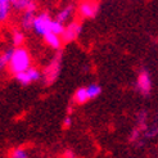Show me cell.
<instances>
[{
  "label": "cell",
  "mask_w": 158,
  "mask_h": 158,
  "mask_svg": "<svg viewBox=\"0 0 158 158\" xmlns=\"http://www.w3.org/2000/svg\"><path fill=\"white\" fill-rule=\"evenodd\" d=\"M10 40H12L13 46H22V44L25 43V40H26V36H25V34H23L22 30L14 28V30H12Z\"/></svg>",
  "instance_id": "5bb4252c"
},
{
  "label": "cell",
  "mask_w": 158,
  "mask_h": 158,
  "mask_svg": "<svg viewBox=\"0 0 158 158\" xmlns=\"http://www.w3.org/2000/svg\"><path fill=\"white\" fill-rule=\"evenodd\" d=\"M10 158H28V152L23 148H15L9 154Z\"/></svg>",
  "instance_id": "d6986e66"
},
{
  "label": "cell",
  "mask_w": 158,
  "mask_h": 158,
  "mask_svg": "<svg viewBox=\"0 0 158 158\" xmlns=\"http://www.w3.org/2000/svg\"><path fill=\"white\" fill-rule=\"evenodd\" d=\"M82 32V25L80 22H69L66 25V28H64V32L62 34V40L64 44H69L75 40H77L80 37Z\"/></svg>",
  "instance_id": "52a82bcc"
},
{
  "label": "cell",
  "mask_w": 158,
  "mask_h": 158,
  "mask_svg": "<svg viewBox=\"0 0 158 158\" xmlns=\"http://www.w3.org/2000/svg\"><path fill=\"white\" fill-rule=\"evenodd\" d=\"M13 8L17 12H25V10H36V3L35 0H10Z\"/></svg>",
  "instance_id": "9c48e42d"
},
{
  "label": "cell",
  "mask_w": 158,
  "mask_h": 158,
  "mask_svg": "<svg viewBox=\"0 0 158 158\" xmlns=\"http://www.w3.org/2000/svg\"><path fill=\"white\" fill-rule=\"evenodd\" d=\"M147 139H151V138H154V136H158V127H153L149 131H145V135H144Z\"/></svg>",
  "instance_id": "ffe728a7"
},
{
  "label": "cell",
  "mask_w": 158,
  "mask_h": 158,
  "mask_svg": "<svg viewBox=\"0 0 158 158\" xmlns=\"http://www.w3.org/2000/svg\"><path fill=\"white\" fill-rule=\"evenodd\" d=\"M77 13L84 19L95 18L99 13V3L97 0H81L77 6Z\"/></svg>",
  "instance_id": "3957f363"
},
{
  "label": "cell",
  "mask_w": 158,
  "mask_h": 158,
  "mask_svg": "<svg viewBox=\"0 0 158 158\" xmlns=\"http://www.w3.org/2000/svg\"><path fill=\"white\" fill-rule=\"evenodd\" d=\"M31 67V55L23 46H14L12 59L8 64V71L13 76Z\"/></svg>",
  "instance_id": "6da1fadb"
},
{
  "label": "cell",
  "mask_w": 158,
  "mask_h": 158,
  "mask_svg": "<svg viewBox=\"0 0 158 158\" xmlns=\"http://www.w3.org/2000/svg\"><path fill=\"white\" fill-rule=\"evenodd\" d=\"M71 125H72V117L69 114H67L64 117V120H63V129H69Z\"/></svg>",
  "instance_id": "44dd1931"
},
{
  "label": "cell",
  "mask_w": 158,
  "mask_h": 158,
  "mask_svg": "<svg viewBox=\"0 0 158 158\" xmlns=\"http://www.w3.org/2000/svg\"><path fill=\"white\" fill-rule=\"evenodd\" d=\"M53 18L46 12H41L36 14V18L34 21V26L32 30L35 31V34L44 36L45 34H48L50 31V26H52Z\"/></svg>",
  "instance_id": "5b68a950"
},
{
  "label": "cell",
  "mask_w": 158,
  "mask_h": 158,
  "mask_svg": "<svg viewBox=\"0 0 158 158\" xmlns=\"http://www.w3.org/2000/svg\"><path fill=\"white\" fill-rule=\"evenodd\" d=\"M62 157H66V158H73V157H76L75 156V153L72 152V151H66L64 153H63V156Z\"/></svg>",
  "instance_id": "7402d4cb"
},
{
  "label": "cell",
  "mask_w": 158,
  "mask_h": 158,
  "mask_svg": "<svg viewBox=\"0 0 158 158\" xmlns=\"http://www.w3.org/2000/svg\"><path fill=\"white\" fill-rule=\"evenodd\" d=\"M10 0H0V21L5 22L10 14V8H12Z\"/></svg>",
  "instance_id": "9a60e30c"
},
{
  "label": "cell",
  "mask_w": 158,
  "mask_h": 158,
  "mask_svg": "<svg viewBox=\"0 0 158 158\" xmlns=\"http://www.w3.org/2000/svg\"><path fill=\"white\" fill-rule=\"evenodd\" d=\"M64 28H66L64 23H62V22H59V21H57V19H53L52 26H50V31H52V32L62 36V34L64 32Z\"/></svg>",
  "instance_id": "ac0fdd59"
},
{
  "label": "cell",
  "mask_w": 158,
  "mask_h": 158,
  "mask_svg": "<svg viewBox=\"0 0 158 158\" xmlns=\"http://www.w3.org/2000/svg\"><path fill=\"white\" fill-rule=\"evenodd\" d=\"M138 118L140 120V123L136 126L135 129L131 131V136H130V141H135L136 139H139V136H141V130H145V112H140Z\"/></svg>",
  "instance_id": "4fadbf2b"
},
{
  "label": "cell",
  "mask_w": 158,
  "mask_h": 158,
  "mask_svg": "<svg viewBox=\"0 0 158 158\" xmlns=\"http://www.w3.org/2000/svg\"><path fill=\"white\" fill-rule=\"evenodd\" d=\"M73 13H75V6L73 5H66L64 8H62V9L57 13V15H55V19L66 25V23L69 22V19L72 18Z\"/></svg>",
  "instance_id": "30bf717a"
},
{
  "label": "cell",
  "mask_w": 158,
  "mask_h": 158,
  "mask_svg": "<svg viewBox=\"0 0 158 158\" xmlns=\"http://www.w3.org/2000/svg\"><path fill=\"white\" fill-rule=\"evenodd\" d=\"M43 39H44L45 44L48 45V46H50V48L54 49V50H59L60 46H62V44H63L62 36L52 32V31H49L48 34H45V35L43 36Z\"/></svg>",
  "instance_id": "ba28073f"
},
{
  "label": "cell",
  "mask_w": 158,
  "mask_h": 158,
  "mask_svg": "<svg viewBox=\"0 0 158 158\" xmlns=\"http://www.w3.org/2000/svg\"><path fill=\"white\" fill-rule=\"evenodd\" d=\"M41 77H43V72H40V69H37L32 66L25 71H22L19 73H17V75H14L15 81L19 82L22 86H28L32 82L39 81Z\"/></svg>",
  "instance_id": "277c9868"
},
{
  "label": "cell",
  "mask_w": 158,
  "mask_h": 158,
  "mask_svg": "<svg viewBox=\"0 0 158 158\" xmlns=\"http://www.w3.org/2000/svg\"><path fill=\"white\" fill-rule=\"evenodd\" d=\"M13 50H14V46L13 48L5 49L4 52H2V54H0V68L2 69H4L5 67H8V64H9V62L12 59Z\"/></svg>",
  "instance_id": "2e32d148"
},
{
  "label": "cell",
  "mask_w": 158,
  "mask_h": 158,
  "mask_svg": "<svg viewBox=\"0 0 158 158\" xmlns=\"http://www.w3.org/2000/svg\"><path fill=\"white\" fill-rule=\"evenodd\" d=\"M73 102L78 106H82L85 103H88L90 100V97H89V93H88V88L86 86H81V88L76 89L75 94H73Z\"/></svg>",
  "instance_id": "8fae6325"
},
{
  "label": "cell",
  "mask_w": 158,
  "mask_h": 158,
  "mask_svg": "<svg viewBox=\"0 0 158 158\" xmlns=\"http://www.w3.org/2000/svg\"><path fill=\"white\" fill-rule=\"evenodd\" d=\"M60 68H62V53L58 52L52 58L49 64L44 68L43 77H44V82L46 86H49L57 81V78L60 73Z\"/></svg>",
  "instance_id": "7a4b0ae2"
},
{
  "label": "cell",
  "mask_w": 158,
  "mask_h": 158,
  "mask_svg": "<svg viewBox=\"0 0 158 158\" xmlns=\"http://www.w3.org/2000/svg\"><path fill=\"white\" fill-rule=\"evenodd\" d=\"M136 90L143 97H148L152 91V77L147 69H141L136 77Z\"/></svg>",
  "instance_id": "8992f818"
},
{
  "label": "cell",
  "mask_w": 158,
  "mask_h": 158,
  "mask_svg": "<svg viewBox=\"0 0 158 158\" xmlns=\"http://www.w3.org/2000/svg\"><path fill=\"white\" fill-rule=\"evenodd\" d=\"M35 12L36 10H25V12H23V15H22V18H21V26H22V28H25V30H32L34 21L36 18Z\"/></svg>",
  "instance_id": "7c38bea8"
},
{
  "label": "cell",
  "mask_w": 158,
  "mask_h": 158,
  "mask_svg": "<svg viewBox=\"0 0 158 158\" xmlns=\"http://www.w3.org/2000/svg\"><path fill=\"white\" fill-rule=\"evenodd\" d=\"M86 88H88V93H89L90 100L97 99L100 95V94H102V86L99 84H97V82H93L89 86H86Z\"/></svg>",
  "instance_id": "e0dca14e"
}]
</instances>
